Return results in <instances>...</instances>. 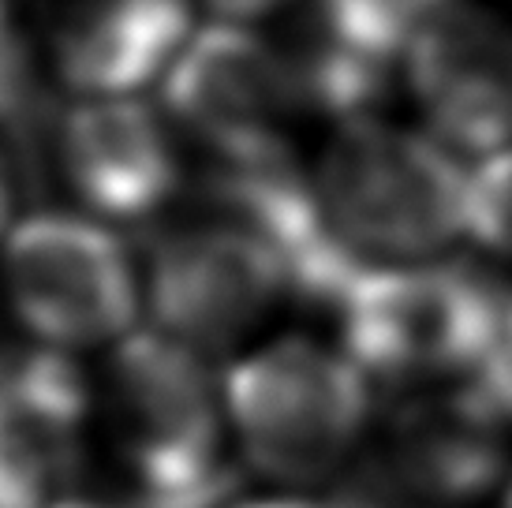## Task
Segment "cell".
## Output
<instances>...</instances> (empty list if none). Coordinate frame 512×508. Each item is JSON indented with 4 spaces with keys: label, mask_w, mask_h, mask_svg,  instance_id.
<instances>
[{
    "label": "cell",
    "mask_w": 512,
    "mask_h": 508,
    "mask_svg": "<svg viewBox=\"0 0 512 508\" xmlns=\"http://www.w3.org/2000/svg\"><path fill=\"white\" fill-rule=\"evenodd\" d=\"M221 389L243 460L277 482H326L370 426V378L307 337L251 352L228 367Z\"/></svg>",
    "instance_id": "obj_4"
},
{
    "label": "cell",
    "mask_w": 512,
    "mask_h": 508,
    "mask_svg": "<svg viewBox=\"0 0 512 508\" xmlns=\"http://www.w3.org/2000/svg\"><path fill=\"white\" fill-rule=\"evenodd\" d=\"M400 68L434 139L449 150L494 157L512 146V27L498 12L460 0Z\"/></svg>",
    "instance_id": "obj_9"
},
{
    "label": "cell",
    "mask_w": 512,
    "mask_h": 508,
    "mask_svg": "<svg viewBox=\"0 0 512 508\" xmlns=\"http://www.w3.org/2000/svg\"><path fill=\"white\" fill-rule=\"evenodd\" d=\"M57 508H113V505H90V501H64Z\"/></svg>",
    "instance_id": "obj_18"
},
{
    "label": "cell",
    "mask_w": 512,
    "mask_h": 508,
    "mask_svg": "<svg viewBox=\"0 0 512 508\" xmlns=\"http://www.w3.org/2000/svg\"><path fill=\"white\" fill-rule=\"evenodd\" d=\"M161 101L172 127L206 146L214 165L292 154L288 120L303 109L288 49L232 23L191 34L161 79Z\"/></svg>",
    "instance_id": "obj_7"
},
{
    "label": "cell",
    "mask_w": 512,
    "mask_h": 508,
    "mask_svg": "<svg viewBox=\"0 0 512 508\" xmlns=\"http://www.w3.org/2000/svg\"><path fill=\"white\" fill-rule=\"evenodd\" d=\"M146 296L165 337L206 355L232 352L292 288L277 254L217 213L154 243Z\"/></svg>",
    "instance_id": "obj_8"
},
{
    "label": "cell",
    "mask_w": 512,
    "mask_h": 508,
    "mask_svg": "<svg viewBox=\"0 0 512 508\" xmlns=\"http://www.w3.org/2000/svg\"><path fill=\"white\" fill-rule=\"evenodd\" d=\"M468 176L445 142L374 116L337 131L311 180L329 228L370 269L468 236Z\"/></svg>",
    "instance_id": "obj_3"
},
{
    "label": "cell",
    "mask_w": 512,
    "mask_h": 508,
    "mask_svg": "<svg viewBox=\"0 0 512 508\" xmlns=\"http://www.w3.org/2000/svg\"><path fill=\"white\" fill-rule=\"evenodd\" d=\"M42 101L34 83V57L8 0H0V127H38Z\"/></svg>",
    "instance_id": "obj_15"
},
{
    "label": "cell",
    "mask_w": 512,
    "mask_h": 508,
    "mask_svg": "<svg viewBox=\"0 0 512 508\" xmlns=\"http://www.w3.org/2000/svg\"><path fill=\"white\" fill-rule=\"evenodd\" d=\"M225 415V389L199 352L161 329L120 340L109 359V419L135 508H225L236 497Z\"/></svg>",
    "instance_id": "obj_2"
},
{
    "label": "cell",
    "mask_w": 512,
    "mask_h": 508,
    "mask_svg": "<svg viewBox=\"0 0 512 508\" xmlns=\"http://www.w3.org/2000/svg\"><path fill=\"white\" fill-rule=\"evenodd\" d=\"M90 393L53 348L19 352L0 374V508H57L83 471Z\"/></svg>",
    "instance_id": "obj_12"
},
{
    "label": "cell",
    "mask_w": 512,
    "mask_h": 508,
    "mask_svg": "<svg viewBox=\"0 0 512 508\" xmlns=\"http://www.w3.org/2000/svg\"><path fill=\"white\" fill-rule=\"evenodd\" d=\"M333 314L344 355L404 393L483 378L509 355L512 299L471 262L370 266Z\"/></svg>",
    "instance_id": "obj_1"
},
{
    "label": "cell",
    "mask_w": 512,
    "mask_h": 508,
    "mask_svg": "<svg viewBox=\"0 0 512 508\" xmlns=\"http://www.w3.org/2000/svg\"><path fill=\"white\" fill-rule=\"evenodd\" d=\"M214 15V23H232V27H255L266 23L270 15H281L296 0H195Z\"/></svg>",
    "instance_id": "obj_16"
},
{
    "label": "cell",
    "mask_w": 512,
    "mask_h": 508,
    "mask_svg": "<svg viewBox=\"0 0 512 508\" xmlns=\"http://www.w3.org/2000/svg\"><path fill=\"white\" fill-rule=\"evenodd\" d=\"M509 348H512V318H509Z\"/></svg>",
    "instance_id": "obj_20"
},
{
    "label": "cell",
    "mask_w": 512,
    "mask_h": 508,
    "mask_svg": "<svg viewBox=\"0 0 512 508\" xmlns=\"http://www.w3.org/2000/svg\"><path fill=\"white\" fill-rule=\"evenodd\" d=\"M243 508H359L356 501H296V497H288V501H258V505H243Z\"/></svg>",
    "instance_id": "obj_17"
},
{
    "label": "cell",
    "mask_w": 512,
    "mask_h": 508,
    "mask_svg": "<svg viewBox=\"0 0 512 508\" xmlns=\"http://www.w3.org/2000/svg\"><path fill=\"white\" fill-rule=\"evenodd\" d=\"M468 236L512 258V146L486 157L468 176Z\"/></svg>",
    "instance_id": "obj_14"
},
{
    "label": "cell",
    "mask_w": 512,
    "mask_h": 508,
    "mask_svg": "<svg viewBox=\"0 0 512 508\" xmlns=\"http://www.w3.org/2000/svg\"><path fill=\"white\" fill-rule=\"evenodd\" d=\"M4 292L42 348L64 352L124 337L139 311L128 251L98 221L34 213L8 232Z\"/></svg>",
    "instance_id": "obj_6"
},
{
    "label": "cell",
    "mask_w": 512,
    "mask_h": 508,
    "mask_svg": "<svg viewBox=\"0 0 512 508\" xmlns=\"http://www.w3.org/2000/svg\"><path fill=\"white\" fill-rule=\"evenodd\" d=\"M169 116L139 98H83L53 131L57 169L101 221L143 225L176 198L180 150Z\"/></svg>",
    "instance_id": "obj_10"
},
{
    "label": "cell",
    "mask_w": 512,
    "mask_h": 508,
    "mask_svg": "<svg viewBox=\"0 0 512 508\" xmlns=\"http://www.w3.org/2000/svg\"><path fill=\"white\" fill-rule=\"evenodd\" d=\"M512 430V348L483 378L419 389L400 400L378 460L363 471L352 497L378 508L385 494L423 501H471L505 471Z\"/></svg>",
    "instance_id": "obj_5"
},
{
    "label": "cell",
    "mask_w": 512,
    "mask_h": 508,
    "mask_svg": "<svg viewBox=\"0 0 512 508\" xmlns=\"http://www.w3.org/2000/svg\"><path fill=\"white\" fill-rule=\"evenodd\" d=\"M505 508H512V482H509V494H505Z\"/></svg>",
    "instance_id": "obj_19"
},
{
    "label": "cell",
    "mask_w": 512,
    "mask_h": 508,
    "mask_svg": "<svg viewBox=\"0 0 512 508\" xmlns=\"http://www.w3.org/2000/svg\"><path fill=\"white\" fill-rule=\"evenodd\" d=\"M195 0H34L49 64L83 98H135L191 42Z\"/></svg>",
    "instance_id": "obj_11"
},
{
    "label": "cell",
    "mask_w": 512,
    "mask_h": 508,
    "mask_svg": "<svg viewBox=\"0 0 512 508\" xmlns=\"http://www.w3.org/2000/svg\"><path fill=\"white\" fill-rule=\"evenodd\" d=\"M460 0H311L307 30L337 53L393 71Z\"/></svg>",
    "instance_id": "obj_13"
}]
</instances>
